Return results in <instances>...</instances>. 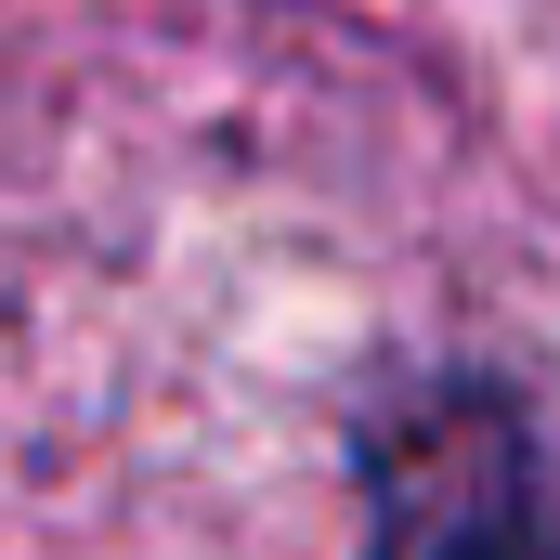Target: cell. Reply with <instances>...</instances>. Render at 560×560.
I'll list each match as a JSON object with an SVG mask.
<instances>
[{"label": "cell", "instance_id": "obj_1", "mask_svg": "<svg viewBox=\"0 0 560 560\" xmlns=\"http://www.w3.org/2000/svg\"><path fill=\"white\" fill-rule=\"evenodd\" d=\"M0 560H560V209L339 0H0Z\"/></svg>", "mask_w": 560, "mask_h": 560}]
</instances>
